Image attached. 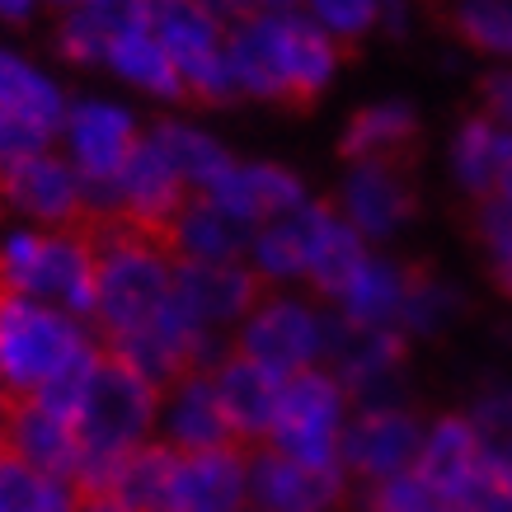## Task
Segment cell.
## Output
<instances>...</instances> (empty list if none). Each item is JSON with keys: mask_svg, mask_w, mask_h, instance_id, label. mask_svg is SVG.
Instances as JSON below:
<instances>
[{"mask_svg": "<svg viewBox=\"0 0 512 512\" xmlns=\"http://www.w3.org/2000/svg\"><path fill=\"white\" fill-rule=\"evenodd\" d=\"M104 343L85 320L24 296H0V395L38 400L66 419L80 414Z\"/></svg>", "mask_w": 512, "mask_h": 512, "instance_id": "cell-1", "label": "cell"}, {"mask_svg": "<svg viewBox=\"0 0 512 512\" xmlns=\"http://www.w3.org/2000/svg\"><path fill=\"white\" fill-rule=\"evenodd\" d=\"M226 62H231L235 99H315L339 76L343 47L325 29H315L301 10L240 19L226 29Z\"/></svg>", "mask_w": 512, "mask_h": 512, "instance_id": "cell-2", "label": "cell"}, {"mask_svg": "<svg viewBox=\"0 0 512 512\" xmlns=\"http://www.w3.org/2000/svg\"><path fill=\"white\" fill-rule=\"evenodd\" d=\"M94 231V311L90 329L104 348L141 325H151L174 296V254L160 235L132 226H90Z\"/></svg>", "mask_w": 512, "mask_h": 512, "instance_id": "cell-3", "label": "cell"}, {"mask_svg": "<svg viewBox=\"0 0 512 512\" xmlns=\"http://www.w3.org/2000/svg\"><path fill=\"white\" fill-rule=\"evenodd\" d=\"M160 419V386H151L141 372L113 353H99L80 400L76 428H80V470H76V494L90 489H109L127 451L146 447L156 437Z\"/></svg>", "mask_w": 512, "mask_h": 512, "instance_id": "cell-4", "label": "cell"}, {"mask_svg": "<svg viewBox=\"0 0 512 512\" xmlns=\"http://www.w3.org/2000/svg\"><path fill=\"white\" fill-rule=\"evenodd\" d=\"M0 296H24L90 325L94 311V231H0Z\"/></svg>", "mask_w": 512, "mask_h": 512, "instance_id": "cell-5", "label": "cell"}, {"mask_svg": "<svg viewBox=\"0 0 512 512\" xmlns=\"http://www.w3.org/2000/svg\"><path fill=\"white\" fill-rule=\"evenodd\" d=\"M325 339L329 311H320L311 296L264 292L254 301V311L235 325L231 348L287 381V376H301L311 367H325Z\"/></svg>", "mask_w": 512, "mask_h": 512, "instance_id": "cell-6", "label": "cell"}, {"mask_svg": "<svg viewBox=\"0 0 512 512\" xmlns=\"http://www.w3.org/2000/svg\"><path fill=\"white\" fill-rule=\"evenodd\" d=\"M348 414H353V400L325 367L287 376L278 400V419L268 428L264 447L292 456L301 466L339 470V442L343 428H348Z\"/></svg>", "mask_w": 512, "mask_h": 512, "instance_id": "cell-7", "label": "cell"}, {"mask_svg": "<svg viewBox=\"0 0 512 512\" xmlns=\"http://www.w3.org/2000/svg\"><path fill=\"white\" fill-rule=\"evenodd\" d=\"M146 29L170 52L174 71L184 80V99L202 104H231L235 80L226 62V24L212 19L198 0H151Z\"/></svg>", "mask_w": 512, "mask_h": 512, "instance_id": "cell-8", "label": "cell"}, {"mask_svg": "<svg viewBox=\"0 0 512 512\" xmlns=\"http://www.w3.org/2000/svg\"><path fill=\"white\" fill-rule=\"evenodd\" d=\"M0 207H10L19 226L76 231L90 221V188L57 146H47L38 156H24L10 170H0Z\"/></svg>", "mask_w": 512, "mask_h": 512, "instance_id": "cell-9", "label": "cell"}, {"mask_svg": "<svg viewBox=\"0 0 512 512\" xmlns=\"http://www.w3.org/2000/svg\"><path fill=\"white\" fill-rule=\"evenodd\" d=\"M404 339L400 329H367L348 325L329 311L325 339V372L348 390L357 404H404Z\"/></svg>", "mask_w": 512, "mask_h": 512, "instance_id": "cell-10", "label": "cell"}, {"mask_svg": "<svg viewBox=\"0 0 512 512\" xmlns=\"http://www.w3.org/2000/svg\"><path fill=\"white\" fill-rule=\"evenodd\" d=\"M423 447V419L409 404H357L339 442V470L348 480L381 484L409 475Z\"/></svg>", "mask_w": 512, "mask_h": 512, "instance_id": "cell-11", "label": "cell"}, {"mask_svg": "<svg viewBox=\"0 0 512 512\" xmlns=\"http://www.w3.org/2000/svg\"><path fill=\"white\" fill-rule=\"evenodd\" d=\"M141 137L146 132L137 127V113L127 109V104H113V99H71L57 141H62V156L85 179V188L104 193L123 174V165L141 146Z\"/></svg>", "mask_w": 512, "mask_h": 512, "instance_id": "cell-12", "label": "cell"}, {"mask_svg": "<svg viewBox=\"0 0 512 512\" xmlns=\"http://www.w3.org/2000/svg\"><path fill=\"white\" fill-rule=\"evenodd\" d=\"M367 245L400 235L414 217V184L395 160H353L339 184V207H334Z\"/></svg>", "mask_w": 512, "mask_h": 512, "instance_id": "cell-13", "label": "cell"}, {"mask_svg": "<svg viewBox=\"0 0 512 512\" xmlns=\"http://www.w3.org/2000/svg\"><path fill=\"white\" fill-rule=\"evenodd\" d=\"M264 282L245 259L235 264H179L174 259V301L207 334H235V325L254 311Z\"/></svg>", "mask_w": 512, "mask_h": 512, "instance_id": "cell-14", "label": "cell"}, {"mask_svg": "<svg viewBox=\"0 0 512 512\" xmlns=\"http://www.w3.org/2000/svg\"><path fill=\"white\" fill-rule=\"evenodd\" d=\"M198 198L217 202L231 221H240L245 231H259L268 221L292 217L296 207H306L311 193H306V179L287 165H273V160H235L231 170L221 174L217 184L198 193Z\"/></svg>", "mask_w": 512, "mask_h": 512, "instance_id": "cell-15", "label": "cell"}, {"mask_svg": "<svg viewBox=\"0 0 512 512\" xmlns=\"http://www.w3.org/2000/svg\"><path fill=\"white\" fill-rule=\"evenodd\" d=\"M348 494V475L301 466L273 447L249 456V512H334Z\"/></svg>", "mask_w": 512, "mask_h": 512, "instance_id": "cell-16", "label": "cell"}, {"mask_svg": "<svg viewBox=\"0 0 512 512\" xmlns=\"http://www.w3.org/2000/svg\"><path fill=\"white\" fill-rule=\"evenodd\" d=\"M0 451L24 466L76 480L80 470V428L57 409L38 400H5L0 404Z\"/></svg>", "mask_w": 512, "mask_h": 512, "instance_id": "cell-17", "label": "cell"}, {"mask_svg": "<svg viewBox=\"0 0 512 512\" xmlns=\"http://www.w3.org/2000/svg\"><path fill=\"white\" fill-rule=\"evenodd\" d=\"M156 442H165L179 456L193 451H217V447H235L231 428L221 419L217 390L207 372H184L179 381L160 390V419H156Z\"/></svg>", "mask_w": 512, "mask_h": 512, "instance_id": "cell-18", "label": "cell"}, {"mask_svg": "<svg viewBox=\"0 0 512 512\" xmlns=\"http://www.w3.org/2000/svg\"><path fill=\"white\" fill-rule=\"evenodd\" d=\"M212 376V390H217L221 419L231 428L235 447L240 442H268V428L278 419V400H282V376L264 372L259 362H249L231 348V357L221 362Z\"/></svg>", "mask_w": 512, "mask_h": 512, "instance_id": "cell-19", "label": "cell"}, {"mask_svg": "<svg viewBox=\"0 0 512 512\" xmlns=\"http://www.w3.org/2000/svg\"><path fill=\"white\" fill-rule=\"evenodd\" d=\"M174 512H249V456L240 447L179 456Z\"/></svg>", "mask_w": 512, "mask_h": 512, "instance_id": "cell-20", "label": "cell"}, {"mask_svg": "<svg viewBox=\"0 0 512 512\" xmlns=\"http://www.w3.org/2000/svg\"><path fill=\"white\" fill-rule=\"evenodd\" d=\"M66 109H71V99H66V90L47 76L43 66H33L29 57L0 47V113H5L10 123L33 132V137L47 141V146H57Z\"/></svg>", "mask_w": 512, "mask_h": 512, "instance_id": "cell-21", "label": "cell"}, {"mask_svg": "<svg viewBox=\"0 0 512 512\" xmlns=\"http://www.w3.org/2000/svg\"><path fill=\"white\" fill-rule=\"evenodd\" d=\"M409 278L414 268L390 259V254H367L357 273L343 282V292L329 301V311L348 320V325H367V329H400L404 296H409Z\"/></svg>", "mask_w": 512, "mask_h": 512, "instance_id": "cell-22", "label": "cell"}, {"mask_svg": "<svg viewBox=\"0 0 512 512\" xmlns=\"http://www.w3.org/2000/svg\"><path fill=\"white\" fill-rule=\"evenodd\" d=\"M151 15V0H76L62 10L57 52L71 66H104V52L118 33L141 29Z\"/></svg>", "mask_w": 512, "mask_h": 512, "instance_id": "cell-23", "label": "cell"}, {"mask_svg": "<svg viewBox=\"0 0 512 512\" xmlns=\"http://www.w3.org/2000/svg\"><path fill=\"white\" fill-rule=\"evenodd\" d=\"M249 235L254 231L231 221L217 202L188 198L179 207V217L170 221V231H165V245H170L179 264H235V259H245Z\"/></svg>", "mask_w": 512, "mask_h": 512, "instance_id": "cell-24", "label": "cell"}, {"mask_svg": "<svg viewBox=\"0 0 512 512\" xmlns=\"http://www.w3.org/2000/svg\"><path fill=\"white\" fill-rule=\"evenodd\" d=\"M451 174L475 202H494L512 174V132L489 118H466L451 137Z\"/></svg>", "mask_w": 512, "mask_h": 512, "instance_id": "cell-25", "label": "cell"}, {"mask_svg": "<svg viewBox=\"0 0 512 512\" xmlns=\"http://www.w3.org/2000/svg\"><path fill=\"white\" fill-rule=\"evenodd\" d=\"M480 451H484V437L475 433V423L466 414H442V419L423 423V447H419V461H414V475L442 503H451V494L461 489L470 466L480 461Z\"/></svg>", "mask_w": 512, "mask_h": 512, "instance_id": "cell-26", "label": "cell"}, {"mask_svg": "<svg viewBox=\"0 0 512 512\" xmlns=\"http://www.w3.org/2000/svg\"><path fill=\"white\" fill-rule=\"evenodd\" d=\"M311 226H315V198L306 207H296L292 217H278L249 235L245 264L254 268L259 282L287 287V282H306L311 268Z\"/></svg>", "mask_w": 512, "mask_h": 512, "instance_id": "cell-27", "label": "cell"}, {"mask_svg": "<svg viewBox=\"0 0 512 512\" xmlns=\"http://www.w3.org/2000/svg\"><path fill=\"white\" fill-rule=\"evenodd\" d=\"M146 137H151V146H156L160 156L170 160V170L179 174V184H184L193 198L207 193V188L235 165V156L207 127L184 123V118H165V123H156Z\"/></svg>", "mask_w": 512, "mask_h": 512, "instance_id": "cell-28", "label": "cell"}, {"mask_svg": "<svg viewBox=\"0 0 512 512\" xmlns=\"http://www.w3.org/2000/svg\"><path fill=\"white\" fill-rule=\"evenodd\" d=\"M104 66H109L123 85L141 90L146 99H165V104L184 99V80H179V71H174L170 52L160 47V38L146 29V24L118 33V38L109 43V52H104Z\"/></svg>", "mask_w": 512, "mask_h": 512, "instance_id": "cell-29", "label": "cell"}, {"mask_svg": "<svg viewBox=\"0 0 512 512\" xmlns=\"http://www.w3.org/2000/svg\"><path fill=\"white\" fill-rule=\"evenodd\" d=\"M419 137V113L409 109L404 99H376L367 109H357L343 127V156L353 160H395L414 146Z\"/></svg>", "mask_w": 512, "mask_h": 512, "instance_id": "cell-30", "label": "cell"}, {"mask_svg": "<svg viewBox=\"0 0 512 512\" xmlns=\"http://www.w3.org/2000/svg\"><path fill=\"white\" fill-rule=\"evenodd\" d=\"M372 254V245L362 240V235L348 226V221L325 207V202H315V226H311V268H306V282H311L315 292L334 301L343 292V282L357 273V264Z\"/></svg>", "mask_w": 512, "mask_h": 512, "instance_id": "cell-31", "label": "cell"}, {"mask_svg": "<svg viewBox=\"0 0 512 512\" xmlns=\"http://www.w3.org/2000/svg\"><path fill=\"white\" fill-rule=\"evenodd\" d=\"M174 475H179V451L151 437L146 447L123 456L109 494L123 498L127 512H174Z\"/></svg>", "mask_w": 512, "mask_h": 512, "instance_id": "cell-32", "label": "cell"}, {"mask_svg": "<svg viewBox=\"0 0 512 512\" xmlns=\"http://www.w3.org/2000/svg\"><path fill=\"white\" fill-rule=\"evenodd\" d=\"M461 311H466V296H461L456 282L414 268L409 296H404V311H400V334L404 339H437L442 329H451L461 320Z\"/></svg>", "mask_w": 512, "mask_h": 512, "instance_id": "cell-33", "label": "cell"}, {"mask_svg": "<svg viewBox=\"0 0 512 512\" xmlns=\"http://www.w3.org/2000/svg\"><path fill=\"white\" fill-rule=\"evenodd\" d=\"M76 484L0 451V512H76Z\"/></svg>", "mask_w": 512, "mask_h": 512, "instance_id": "cell-34", "label": "cell"}, {"mask_svg": "<svg viewBox=\"0 0 512 512\" xmlns=\"http://www.w3.org/2000/svg\"><path fill=\"white\" fill-rule=\"evenodd\" d=\"M456 512H512V456L484 447L461 489L451 494Z\"/></svg>", "mask_w": 512, "mask_h": 512, "instance_id": "cell-35", "label": "cell"}, {"mask_svg": "<svg viewBox=\"0 0 512 512\" xmlns=\"http://www.w3.org/2000/svg\"><path fill=\"white\" fill-rule=\"evenodd\" d=\"M456 33L475 52L512 62V0H456Z\"/></svg>", "mask_w": 512, "mask_h": 512, "instance_id": "cell-36", "label": "cell"}, {"mask_svg": "<svg viewBox=\"0 0 512 512\" xmlns=\"http://www.w3.org/2000/svg\"><path fill=\"white\" fill-rule=\"evenodd\" d=\"M296 10L343 47V43H357V38L376 33L381 0H296Z\"/></svg>", "mask_w": 512, "mask_h": 512, "instance_id": "cell-37", "label": "cell"}, {"mask_svg": "<svg viewBox=\"0 0 512 512\" xmlns=\"http://www.w3.org/2000/svg\"><path fill=\"white\" fill-rule=\"evenodd\" d=\"M470 423H475V433L484 437V447L503 451L512 456V381H494V386H484L470 404Z\"/></svg>", "mask_w": 512, "mask_h": 512, "instance_id": "cell-38", "label": "cell"}, {"mask_svg": "<svg viewBox=\"0 0 512 512\" xmlns=\"http://www.w3.org/2000/svg\"><path fill=\"white\" fill-rule=\"evenodd\" d=\"M480 245H484V259H489V273L503 292L512 296V207L508 202H480Z\"/></svg>", "mask_w": 512, "mask_h": 512, "instance_id": "cell-39", "label": "cell"}, {"mask_svg": "<svg viewBox=\"0 0 512 512\" xmlns=\"http://www.w3.org/2000/svg\"><path fill=\"white\" fill-rule=\"evenodd\" d=\"M362 512H442V498L409 470V475H395V480L367 484L362 489Z\"/></svg>", "mask_w": 512, "mask_h": 512, "instance_id": "cell-40", "label": "cell"}, {"mask_svg": "<svg viewBox=\"0 0 512 512\" xmlns=\"http://www.w3.org/2000/svg\"><path fill=\"white\" fill-rule=\"evenodd\" d=\"M480 99H484V118L512 132V66H494L480 80Z\"/></svg>", "mask_w": 512, "mask_h": 512, "instance_id": "cell-41", "label": "cell"}, {"mask_svg": "<svg viewBox=\"0 0 512 512\" xmlns=\"http://www.w3.org/2000/svg\"><path fill=\"white\" fill-rule=\"evenodd\" d=\"M202 10L212 19H221L226 29L240 24V19H254V15H273V10H296V0H198Z\"/></svg>", "mask_w": 512, "mask_h": 512, "instance_id": "cell-42", "label": "cell"}, {"mask_svg": "<svg viewBox=\"0 0 512 512\" xmlns=\"http://www.w3.org/2000/svg\"><path fill=\"white\" fill-rule=\"evenodd\" d=\"M376 29L390 33V38H404V33L414 29V0H381V19H376Z\"/></svg>", "mask_w": 512, "mask_h": 512, "instance_id": "cell-43", "label": "cell"}, {"mask_svg": "<svg viewBox=\"0 0 512 512\" xmlns=\"http://www.w3.org/2000/svg\"><path fill=\"white\" fill-rule=\"evenodd\" d=\"M76 512H127V503L109 489H90V494L76 498Z\"/></svg>", "mask_w": 512, "mask_h": 512, "instance_id": "cell-44", "label": "cell"}, {"mask_svg": "<svg viewBox=\"0 0 512 512\" xmlns=\"http://www.w3.org/2000/svg\"><path fill=\"white\" fill-rule=\"evenodd\" d=\"M38 5H43V0H0V19H5V24H24V19L38 15Z\"/></svg>", "mask_w": 512, "mask_h": 512, "instance_id": "cell-45", "label": "cell"}, {"mask_svg": "<svg viewBox=\"0 0 512 512\" xmlns=\"http://www.w3.org/2000/svg\"><path fill=\"white\" fill-rule=\"evenodd\" d=\"M442 512H456V508H451V503H442Z\"/></svg>", "mask_w": 512, "mask_h": 512, "instance_id": "cell-46", "label": "cell"}, {"mask_svg": "<svg viewBox=\"0 0 512 512\" xmlns=\"http://www.w3.org/2000/svg\"><path fill=\"white\" fill-rule=\"evenodd\" d=\"M0 404H5V395H0Z\"/></svg>", "mask_w": 512, "mask_h": 512, "instance_id": "cell-47", "label": "cell"}, {"mask_svg": "<svg viewBox=\"0 0 512 512\" xmlns=\"http://www.w3.org/2000/svg\"><path fill=\"white\" fill-rule=\"evenodd\" d=\"M0 231H5V226H0Z\"/></svg>", "mask_w": 512, "mask_h": 512, "instance_id": "cell-48", "label": "cell"}]
</instances>
